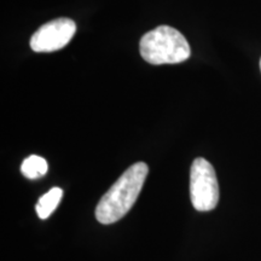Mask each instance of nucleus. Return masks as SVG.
Masks as SVG:
<instances>
[{"label": "nucleus", "instance_id": "1", "mask_svg": "<svg viewBox=\"0 0 261 261\" xmlns=\"http://www.w3.org/2000/svg\"><path fill=\"white\" fill-rule=\"evenodd\" d=\"M148 173V165L144 162H137L127 168L98 202L97 220L109 225L125 217L136 203Z\"/></svg>", "mask_w": 261, "mask_h": 261}, {"label": "nucleus", "instance_id": "2", "mask_svg": "<svg viewBox=\"0 0 261 261\" xmlns=\"http://www.w3.org/2000/svg\"><path fill=\"white\" fill-rule=\"evenodd\" d=\"M139 51L150 64H177L190 57V45L184 35L169 25H160L143 35Z\"/></svg>", "mask_w": 261, "mask_h": 261}, {"label": "nucleus", "instance_id": "3", "mask_svg": "<svg viewBox=\"0 0 261 261\" xmlns=\"http://www.w3.org/2000/svg\"><path fill=\"white\" fill-rule=\"evenodd\" d=\"M190 197L198 212L213 211L219 202V184L213 166L203 158L192 162L190 171Z\"/></svg>", "mask_w": 261, "mask_h": 261}, {"label": "nucleus", "instance_id": "4", "mask_svg": "<svg viewBox=\"0 0 261 261\" xmlns=\"http://www.w3.org/2000/svg\"><path fill=\"white\" fill-rule=\"evenodd\" d=\"M76 31L73 19L57 18L41 25L33 34L31 47L35 52H52L63 48L71 40Z\"/></svg>", "mask_w": 261, "mask_h": 261}, {"label": "nucleus", "instance_id": "5", "mask_svg": "<svg viewBox=\"0 0 261 261\" xmlns=\"http://www.w3.org/2000/svg\"><path fill=\"white\" fill-rule=\"evenodd\" d=\"M62 196H63V191L61 188H52L50 191L42 195L35 205L38 217L40 219H47L52 214V212L57 208L58 203L62 200Z\"/></svg>", "mask_w": 261, "mask_h": 261}, {"label": "nucleus", "instance_id": "6", "mask_svg": "<svg viewBox=\"0 0 261 261\" xmlns=\"http://www.w3.org/2000/svg\"><path fill=\"white\" fill-rule=\"evenodd\" d=\"M48 169L46 160L41 156L31 155L22 162L21 172L25 178L38 179L44 177Z\"/></svg>", "mask_w": 261, "mask_h": 261}, {"label": "nucleus", "instance_id": "7", "mask_svg": "<svg viewBox=\"0 0 261 261\" xmlns=\"http://www.w3.org/2000/svg\"><path fill=\"white\" fill-rule=\"evenodd\" d=\"M260 69H261V60H260Z\"/></svg>", "mask_w": 261, "mask_h": 261}]
</instances>
